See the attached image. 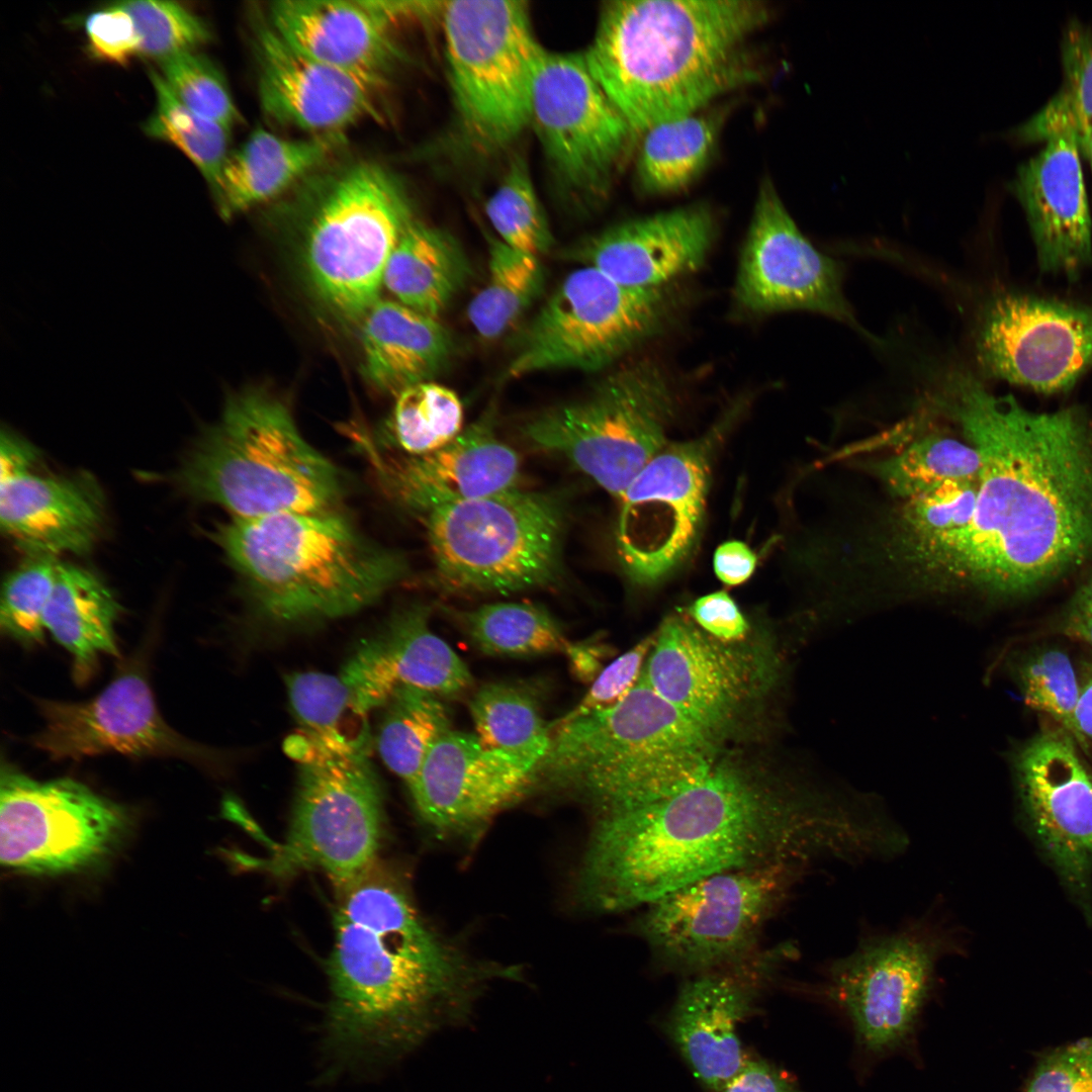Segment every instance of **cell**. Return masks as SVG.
Masks as SVG:
<instances>
[{
  "mask_svg": "<svg viewBox=\"0 0 1092 1092\" xmlns=\"http://www.w3.org/2000/svg\"><path fill=\"white\" fill-rule=\"evenodd\" d=\"M962 380L954 413L981 459L974 514L900 553L937 581L1027 595L1092 556V422L1077 406L1034 413Z\"/></svg>",
  "mask_w": 1092,
  "mask_h": 1092,
  "instance_id": "obj_1",
  "label": "cell"
},
{
  "mask_svg": "<svg viewBox=\"0 0 1092 1092\" xmlns=\"http://www.w3.org/2000/svg\"><path fill=\"white\" fill-rule=\"evenodd\" d=\"M874 841L862 813L719 759L671 797L598 816L576 890L589 910L619 912L723 872L867 857Z\"/></svg>",
  "mask_w": 1092,
  "mask_h": 1092,
  "instance_id": "obj_2",
  "label": "cell"
},
{
  "mask_svg": "<svg viewBox=\"0 0 1092 1092\" xmlns=\"http://www.w3.org/2000/svg\"><path fill=\"white\" fill-rule=\"evenodd\" d=\"M336 888L327 1037L338 1058L395 1059L468 1019L487 971L430 929L376 862Z\"/></svg>",
  "mask_w": 1092,
  "mask_h": 1092,
  "instance_id": "obj_3",
  "label": "cell"
},
{
  "mask_svg": "<svg viewBox=\"0 0 1092 1092\" xmlns=\"http://www.w3.org/2000/svg\"><path fill=\"white\" fill-rule=\"evenodd\" d=\"M769 17L758 0H615L587 65L633 131L698 112L759 80L745 40Z\"/></svg>",
  "mask_w": 1092,
  "mask_h": 1092,
  "instance_id": "obj_4",
  "label": "cell"
},
{
  "mask_svg": "<svg viewBox=\"0 0 1092 1092\" xmlns=\"http://www.w3.org/2000/svg\"><path fill=\"white\" fill-rule=\"evenodd\" d=\"M212 539L259 613L280 624L354 614L408 575L402 555L372 541L341 510L231 518Z\"/></svg>",
  "mask_w": 1092,
  "mask_h": 1092,
  "instance_id": "obj_5",
  "label": "cell"
},
{
  "mask_svg": "<svg viewBox=\"0 0 1092 1092\" xmlns=\"http://www.w3.org/2000/svg\"><path fill=\"white\" fill-rule=\"evenodd\" d=\"M719 741L640 674L615 705L552 729L537 785L570 793L598 816L631 810L699 782Z\"/></svg>",
  "mask_w": 1092,
  "mask_h": 1092,
  "instance_id": "obj_6",
  "label": "cell"
},
{
  "mask_svg": "<svg viewBox=\"0 0 1092 1092\" xmlns=\"http://www.w3.org/2000/svg\"><path fill=\"white\" fill-rule=\"evenodd\" d=\"M176 479L234 519L340 511L344 494L338 468L305 440L288 407L259 391L228 399Z\"/></svg>",
  "mask_w": 1092,
  "mask_h": 1092,
  "instance_id": "obj_7",
  "label": "cell"
},
{
  "mask_svg": "<svg viewBox=\"0 0 1092 1092\" xmlns=\"http://www.w3.org/2000/svg\"><path fill=\"white\" fill-rule=\"evenodd\" d=\"M280 199L297 220L311 286L335 312L361 322L379 299L392 250L415 220L402 184L378 162L337 158Z\"/></svg>",
  "mask_w": 1092,
  "mask_h": 1092,
  "instance_id": "obj_8",
  "label": "cell"
},
{
  "mask_svg": "<svg viewBox=\"0 0 1092 1092\" xmlns=\"http://www.w3.org/2000/svg\"><path fill=\"white\" fill-rule=\"evenodd\" d=\"M438 582L447 590L512 594L563 574L565 500L520 487L422 516Z\"/></svg>",
  "mask_w": 1092,
  "mask_h": 1092,
  "instance_id": "obj_9",
  "label": "cell"
},
{
  "mask_svg": "<svg viewBox=\"0 0 1092 1092\" xmlns=\"http://www.w3.org/2000/svg\"><path fill=\"white\" fill-rule=\"evenodd\" d=\"M676 404L662 367L642 358L609 373L582 397L528 419L520 431L531 447L564 458L618 499L668 443Z\"/></svg>",
  "mask_w": 1092,
  "mask_h": 1092,
  "instance_id": "obj_10",
  "label": "cell"
},
{
  "mask_svg": "<svg viewBox=\"0 0 1092 1092\" xmlns=\"http://www.w3.org/2000/svg\"><path fill=\"white\" fill-rule=\"evenodd\" d=\"M291 739L299 769L285 841L266 862L275 874L316 869L341 886L376 862L383 826L368 732L352 740Z\"/></svg>",
  "mask_w": 1092,
  "mask_h": 1092,
  "instance_id": "obj_11",
  "label": "cell"
},
{
  "mask_svg": "<svg viewBox=\"0 0 1092 1092\" xmlns=\"http://www.w3.org/2000/svg\"><path fill=\"white\" fill-rule=\"evenodd\" d=\"M446 56L459 120L483 150L500 149L530 124L532 92L544 50L526 3H442Z\"/></svg>",
  "mask_w": 1092,
  "mask_h": 1092,
  "instance_id": "obj_12",
  "label": "cell"
},
{
  "mask_svg": "<svg viewBox=\"0 0 1092 1092\" xmlns=\"http://www.w3.org/2000/svg\"><path fill=\"white\" fill-rule=\"evenodd\" d=\"M802 867L775 863L704 878L644 906L634 930L672 971L696 975L731 965L759 949L760 931Z\"/></svg>",
  "mask_w": 1092,
  "mask_h": 1092,
  "instance_id": "obj_13",
  "label": "cell"
},
{
  "mask_svg": "<svg viewBox=\"0 0 1092 1092\" xmlns=\"http://www.w3.org/2000/svg\"><path fill=\"white\" fill-rule=\"evenodd\" d=\"M671 310L665 287L624 286L582 266L561 281L518 335L505 375L602 370L654 336Z\"/></svg>",
  "mask_w": 1092,
  "mask_h": 1092,
  "instance_id": "obj_14",
  "label": "cell"
},
{
  "mask_svg": "<svg viewBox=\"0 0 1092 1092\" xmlns=\"http://www.w3.org/2000/svg\"><path fill=\"white\" fill-rule=\"evenodd\" d=\"M729 412L704 435L667 443L618 498L615 544L625 576L654 586L673 574L698 542L718 445L736 420Z\"/></svg>",
  "mask_w": 1092,
  "mask_h": 1092,
  "instance_id": "obj_15",
  "label": "cell"
},
{
  "mask_svg": "<svg viewBox=\"0 0 1092 1092\" xmlns=\"http://www.w3.org/2000/svg\"><path fill=\"white\" fill-rule=\"evenodd\" d=\"M127 823L121 805L79 781H38L2 761L0 859L9 870L58 875L95 864Z\"/></svg>",
  "mask_w": 1092,
  "mask_h": 1092,
  "instance_id": "obj_16",
  "label": "cell"
},
{
  "mask_svg": "<svg viewBox=\"0 0 1092 1092\" xmlns=\"http://www.w3.org/2000/svg\"><path fill=\"white\" fill-rule=\"evenodd\" d=\"M1065 730L1044 729L1013 756L1025 829L1092 922V774Z\"/></svg>",
  "mask_w": 1092,
  "mask_h": 1092,
  "instance_id": "obj_17",
  "label": "cell"
},
{
  "mask_svg": "<svg viewBox=\"0 0 1092 1092\" xmlns=\"http://www.w3.org/2000/svg\"><path fill=\"white\" fill-rule=\"evenodd\" d=\"M530 123L552 170L582 196L601 192L633 132L593 75L584 53L544 50Z\"/></svg>",
  "mask_w": 1092,
  "mask_h": 1092,
  "instance_id": "obj_18",
  "label": "cell"
},
{
  "mask_svg": "<svg viewBox=\"0 0 1092 1092\" xmlns=\"http://www.w3.org/2000/svg\"><path fill=\"white\" fill-rule=\"evenodd\" d=\"M975 346L985 376L1067 391L1092 366V305L999 293L980 316Z\"/></svg>",
  "mask_w": 1092,
  "mask_h": 1092,
  "instance_id": "obj_19",
  "label": "cell"
},
{
  "mask_svg": "<svg viewBox=\"0 0 1092 1092\" xmlns=\"http://www.w3.org/2000/svg\"><path fill=\"white\" fill-rule=\"evenodd\" d=\"M42 728L31 744L53 760H80L107 753L174 757L195 764L211 751L173 729L161 715L145 664L135 658L94 698L85 702L36 699Z\"/></svg>",
  "mask_w": 1092,
  "mask_h": 1092,
  "instance_id": "obj_20",
  "label": "cell"
},
{
  "mask_svg": "<svg viewBox=\"0 0 1092 1092\" xmlns=\"http://www.w3.org/2000/svg\"><path fill=\"white\" fill-rule=\"evenodd\" d=\"M954 946L946 930L924 922L866 938L830 965L828 994L847 1011L868 1048H889L911 1028L936 963Z\"/></svg>",
  "mask_w": 1092,
  "mask_h": 1092,
  "instance_id": "obj_21",
  "label": "cell"
},
{
  "mask_svg": "<svg viewBox=\"0 0 1092 1092\" xmlns=\"http://www.w3.org/2000/svg\"><path fill=\"white\" fill-rule=\"evenodd\" d=\"M641 676L721 739L767 688L770 666L752 646L722 642L676 614L655 632Z\"/></svg>",
  "mask_w": 1092,
  "mask_h": 1092,
  "instance_id": "obj_22",
  "label": "cell"
},
{
  "mask_svg": "<svg viewBox=\"0 0 1092 1092\" xmlns=\"http://www.w3.org/2000/svg\"><path fill=\"white\" fill-rule=\"evenodd\" d=\"M842 277L840 264L812 245L763 181L738 265L737 306L754 314L808 310L855 325Z\"/></svg>",
  "mask_w": 1092,
  "mask_h": 1092,
  "instance_id": "obj_23",
  "label": "cell"
},
{
  "mask_svg": "<svg viewBox=\"0 0 1092 1092\" xmlns=\"http://www.w3.org/2000/svg\"><path fill=\"white\" fill-rule=\"evenodd\" d=\"M251 21L260 108L274 125L308 135L383 120L385 87L321 63L287 42L265 14Z\"/></svg>",
  "mask_w": 1092,
  "mask_h": 1092,
  "instance_id": "obj_24",
  "label": "cell"
},
{
  "mask_svg": "<svg viewBox=\"0 0 1092 1092\" xmlns=\"http://www.w3.org/2000/svg\"><path fill=\"white\" fill-rule=\"evenodd\" d=\"M793 946L758 949L728 966L694 975L680 987L665 1029L696 1078L719 1092L747 1056L738 1027Z\"/></svg>",
  "mask_w": 1092,
  "mask_h": 1092,
  "instance_id": "obj_25",
  "label": "cell"
},
{
  "mask_svg": "<svg viewBox=\"0 0 1092 1092\" xmlns=\"http://www.w3.org/2000/svg\"><path fill=\"white\" fill-rule=\"evenodd\" d=\"M539 763L450 730L407 785L420 817L438 833L477 831L537 785Z\"/></svg>",
  "mask_w": 1092,
  "mask_h": 1092,
  "instance_id": "obj_26",
  "label": "cell"
},
{
  "mask_svg": "<svg viewBox=\"0 0 1092 1092\" xmlns=\"http://www.w3.org/2000/svg\"><path fill=\"white\" fill-rule=\"evenodd\" d=\"M405 2L282 0L266 17L291 46L310 58L386 88L402 59L396 20Z\"/></svg>",
  "mask_w": 1092,
  "mask_h": 1092,
  "instance_id": "obj_27",
  "label": "cell"
},
{
  "mask_svg": "<svg viewBox=\"0 0 1092 1092\" xmlns=\"http://www.w3.org/2000/svg\"><path fill=\"white\" fill-rule=\"evenodd\" d=\"M430 618L431 607L422 603L398 609L345 663L340 676L358 714L383 707L401 685L438 697L459 696L472 685L467 665L431 629Z\"/></svg>",
  "mask_w": 1092,
  "mask_h": 1092,
  "instance_id": "obj_28",
  "label": "cell"
},
{
  "mask_svg": "<svg viewBox=\"0 0 1092 1092\" xmlns=\"http://www.w3.org/2000/svg\"><path fill=\"white\" fill-rule=\"evenodd\" d=\"M383 492L421 516L435 508L519 487L521 459L488 417L432 453L371 465Z\"/></svg>",
  "mask_w": 1092,
  "mask_h": 1092,
  "instance_id": "obj_29",
  "label": "cell"
},
{
  "mask_svg": "<svg viewBox=\"0 0 1092 1092\" xmlns=\"http://www.w3.org/2000/svg\"><path fill=\"white\" fill-rule=\"evenodd\" d=\"M1020 164L1009 183L1020 202L1042 272L1077 278L1092 264V221L1080 152L1057 134Z\"/></svg>",
  "mask_w": 1092,
  "mask_h": 1092,
  "instance_id": "obj_30",
  "label": "cell"
},
{
  "mask_svg": "<svg viewBox=\"0 0 1092 1092\" xmlns=\"http://www.w3.org/2000/svg\"><path fill=\"white\" fill-rule=\"evenodd\" d=\"M715 235L703 205L627 220L576 244L569 258L633 288H660L697 270Z\"/></svg>",
  "mask_w": 1092,
  "mask_h": 1092,
  "instance_id": "obj_31",
  "label": "cell"
},
{
  "mask_svg": "<svg viewBox=\"0 0 1092 1092\" xmlns=\"http://www.w3.org/2000/svg\"><path fill=\"white\" fill-rule=\"evenodd\" d=\"M0 487L2 532L28 554H84L102 532L104 498L89 475L29 473Z\"/></svg>",
  "mask_w": 1092,
  "mask_h": 1092,
  "instance_id": "obj_32",
  "label": "cell"
},
{
  "mask_svg": "<svg viewBox=\"0 0 1092 1092\" xmlns=\"http://www.w3.org/2000/svg\"><path fill=\"white\" fill-rule=\"evenodd\" d=\"M345 133L280 136L256 128L224 164L212 196L221 217L229 219L286 195L303 179L339 158Z\"/></svg>",
  "mask_w": 1092,
  "mask_h": 1092,
  "instance_id": "obj_33",
  "label": "cell"
},
{
  "mask_svg": "<svg viewBox=\"0 0 1092 1092\" xmlns=\"http://www.w3.org/2000/svg\"><path fill=\"white\" fill-rule=\"evenodd\" d=\"M364 372L380 391L398 395L430 381L451 360L455 341L437 317L379 298L361 320Z\"/></svg>",
  "mask_w": 1092,
  "mask_h": 1092,
  "instance_id": "obj_34",
  "label": "cell"
},
{
  "mask_svg": "<svg viewBox=\"0 0 1092 1092\" xmlns=\"http://www.w3.org/2000/svg\"><path fill=\"white\" fill-rule=\"evenodd\" d=\"M119 614L113 593L98 575L74 564H59L43 625L70 654L79 684L92 676L101 656H119L115 635Z\"/></svg>",
  "mask_w": 1092,
  "mask_h": 1092,
  "instance_id": "obj_35",
  "label": "cell"
},
{
  "mask_svg": "<svg viewBox=\"0 0 1092 1092\" xmlns=\"http://www.w3.org/2000/svg\"><path fill=\"white\" fill-rule=\"evenodd\" d=\"M470 275L468 256L452 235L414 220L389 256L383 286L397 302L437 317Z\"/></svg>",
  "mask_w": 1092,
  "mask_h": 1092,
  "instance_id": "obj_36",
  "label": "cell"
},
{
  "mask_svg": "<svg viewBox=\"0 0 1092 1092\" xmlns=\"http://www.w3.org/2000/svg\"><path fill=\"white\" fill-rule=\"evenodd\" d=\"M463 407L450 388L426 381L398 395L389 419L374 433L362 437L360 447L369 463L423 456L437 451L460 435Z\"/></svg>",
  "mask_w": 1092,
  "mask_h": 1092,
  "instance_id": "obj_37",
  "label": "cell"
},
{
  "mask_svg": "<svg viewBox=\"0 0 1092 1092\" xmlns=\"http://www.w3.org/2000/svg\"><path fill=\"white\" fill-rule=\"evenodd\" d=\"M1062 84L1027 120L1010 131L1020 143L1044 142L1057 134L1074 138L1087 158L1092 140V27L1072 18L1062 34Z\"/></svg>",
  "mask_w": 1092,
  "mask_h": 1092,
  "instance_id": "obj_38",
  "label": "cell"
},
{
  "mask_svg": "<svg viewBox=\"0 0 1092 1092\" xmlns=\"http://www.w3.org/2000/svg\"><path fill=\"white\" fill-rule=\"evenodd\" d=\"M719 120L698 112L658 123L646 131L637 161L640 187L667 194L687 187L708 163Z\"/></svg>",
  "mask_w": 1092,
  "mask_h": 1092,
  "instance_id": "obj_39",
  "label": "cell"
},
{
  "mask_svg": "<svg viewBox=\"0 0 1092 1092\" xmlns=\"http://www.w3.org/2000/svg\"><path fill=\"white\" fill-rule=\"evenodd\" d=\"M476 736L483 746L540 763L552 737L539 700L525 686L496 681L480 687L469 702Z\"/></svg>",
  "mask_w": 1092,
  "mask_h": 1092,
  "instance_id": "obj_40",
  "label": "cell"
},
{
  "mask_svg": "<svg viewBox=\"0 0 1092 1092\" xmlns=\"http://www.w3.org/2000/svg\"><path fill=\"white\" fill-rule=\"evenodd\" d=\"M383 708L377 749L407 786L433 745L451 730L450 712L440 697L406 685L397 687Z\"/></svg>",
  "mask_w": 1092,
  "mask_h": 1092,
  "instance_id": "obj_41",
  "label": "cell"
},
{
  "mask_svg": "<svg viewBox=\"0 0 1092 1092\" xmlns=\"http://www.w3.org/2000/svg\"><path fill=\"white\" fill-rule=\"evenodd\" d=\"M450 613L468 640L488 655L520 657L564 652L569 643L555 617L534 603L498 602Z\"/></svg>",
  "mask_w": 1092,
  "mask_h": 1092,
  "instance_id": "obj_42",
  "label": "cell"
},
{
  "mask_svg": "<svg viewBox=\"0 0 1092 1092\" xmlns=\"http://www.w3.org/2000/svg\"><path fill=\"white\" fill-rule=\"evenodd\" d=\"M545 285L538 257L515 250L498 238L488 241V276L471 299L467 316L477 335L495 340L507 333Z\"/></svg>",
  "mask_w": 1092,
  "mask_h": 1092,
  "instance_id": "obj_43",
  "label": "cell"
},
{
  "mask_svg": "<svg viewBox=\"0 0 1092 1092\" xmlns=\"http://www.w3.org/2000/svg\"><path fill=\"white\" fill-rule=\"evenodd\" d=\"M981 459L968 444L945 436L919 439L876 468L893 495L909 499L947 481H978Z\"/></svg>",
  "mask_w": 1092,
  "mask_h": 1092,
  "instance_id": "obj_44",
  "label": "cell"
},
{
  "mask_svg": "<svg viewBox=\"0 0 1092 1092\" xmlns=\"http://www.w3.org/2000/svg\"><path fill=\"white\" fill-rule=\"evenodd\" d=\"M149 73L156 93V107L145 122L144 131L181 151L199 170L213 193L231 153L232 130L190 110L173 94L157 71Z\"/></svg>",
  "mask_w": 1092,
  "mask_h": 1092,
  "instance_id": "obj_45",
  "label": "cell"
},
{
  "mask_svg": "<svg viewBox=\"0 0 1092 1092\" xmlns=\"http://www.w3.org/2000/svg\"><path fill=\"white\" fill-rule=\"evenodd\" d=\"M485 213L498 239L520 252L540 258L553 238L526 163L516 158L488 198Z\"/></svg>",
  "mask_w": 1092,
  "mask_h": 1092,
  "instance_id": "obj_46",
  "label": "cell"
},
{
  "mask_svg": "<svg viewBox=\"0 0 1092 1092\" xmlns=\"http://www.w3.org/2000/svg\"><path fill=\"white\" fill-rule=\"evenodd\" d=\"M59 564L54 555L28 554L3 582L1 631L24 647L34 646L43 640V616Z\"/></svg>",
  "mask_w": 1092,
  "mask_h": 1092,
  "instance_id": "obj_47",
  "label": "cell"
},
{
  "mask_svg": "<svg viewBox=\"0 0 1092 1092\" xmlns=\"http://www.w3.org/2000/svg\"><path fill=\"white\" fill-rule=\"evenodd\" d=\"M1015 674L1024 704L1050 715L1082 750L1088 751L1089 742L1075 723L1080 684L1070 657L1059 649H1039L1020 660Z\"/></svg>",
  "mask_w": 1092,
  "mask_h": 1092,
  "instance_id": "obj_48",
  "label": "cell"
},
{
  "mask_svg": "<svg viewBox=\"0 0 1092 1092\" xmlns=\"http://www.w3.org/2000/svg\"><path fill=\"white\" fill-rule=\"evenodd\" d=\"M158 63L167 86L190 110L230 130L242 122L223 75L206 56L187 52Z\"/></svg>",
  "mask_w": 1092,
  "mask_h": 1092,
  "instance_id": "obj_49",
  "label": "cell"
},
{
  "mask_svg": "<svg viewBox=\"0 0 1092 1092\" xmlns=\"http://www.w3.org/2000/svg\"><path fill=\"white\" fill-rule=\"evenodd\" d=\"M118 4L134 21L140 37L139 54L158 62L197 51L211 38L208 24L178 2L135 0Z\"/></svg>",
  "mask_w": 1092,
  "mask_h": 1092,
  "instance_id": "obj_50",
  "label": "cell"
},
{
  "mask_svg": "<svg viewBox=\"0 0 1092 1092\" xmlns=\"http://www.w3.org/2000/svg\"><path fill=\"white\" fill-rule=\"evenodd\" d=\"M978 481H947L906 499L896 531L898 547L965 528L975 511Z\"/></svg>",
  "mask_w": 1092,
  "mask_h": 1092,
  "instance_id": "obj_51",
  "label": "cell"
},
{
  "mask_svg": "<svg viewBox=\"0 0 1092 1092\" xmlns=\"http://www.w3.org/2000/svg\"><path fill=\"white\" fill-rule=\"evenodd\" d=\"M285 684L292 711L306 729V735L324 740L358 737H347L340 731V723L348 712L358 715L351 692L340 674L295 672L286 675Z\"/></svg>",
  "mask_w": 1092,
  "mask_h": 1092,
  "instance_id": "obj_52",
  "label": "cell"
},
{
  "mask_svg": "<svg viewBox=\"0 0 1092 1092\" xmlns=\"http://www.w3.org/2000/svg\"><path fill=\"white\" fill-rule=\"evenodd\" d=\"M654 640L655 634L649 635L603 668L581 700L551 723V729L609 708L623 699L637 684Z\"/></svg>",
  "mask_w": 1092,
  "mask_h": 1092,
  "instance_id": "obj_53",
  "label": "cell"
},
{
  "mask_svg": "<svg viewBox=\"0 0 1092 1092\" xmlns=\"http://www.w3.org/2000/svg\"><path fill=\"white\" fill-rule=\"evenodd\" d=\"M84 30L88 54L97 61L125 66L139 54L134 21L118 2L88 14Z\"/></svg>",
  "mask_w": 1092,
  "mask_h": 1092,
  "instance_id": "obj_54",
  "label": "cell"
},
{
  "mask_svg": "<svg viewBox=\"0 0 1092 1092\" xmlns=\"http://www.w3.org/2000/svg\"><path fill=\"white\" fill-rule=\"evenodd\" d=\"M1027 1092H1092V1036L1048 1055L1037 1066Z\"/></svg>",
  "mask_w": 1092,
  "mask_h": 1092,
  "instance_id": "obj_55",
  "label": "cell"
},
{
  "mask_svg": "<svg viewBox=\"0 0 1092 1092\" xmlns=\"http://www.w3.org/2000/svg\"><path fill=\"white\" fill-rule=\"evenodd\" d=\"M688 616L707 634L726 643L742 642L749 624L734 599L717 590L696 599Z\"/></svg>",
  "mask_w": 1092,
  "mask_h": 1092,
  "instance_id": "obj_56",
  "label": "cell"
},
{
  "mask_svg": "<svg viewBox=\"0 0 1092 1092\" xmlns=\"http://www.w3.org/2000/svg\"><path fill=\"white\" fill-rule=\"evenodd\" d=\"M719 1092H802L783 1072L762 1059L746 1058Z\"/></svg>",
  "mask_w": 1092,
  "mask_h": 1092,
  "instance_id": "obj_57",
  "label": "cell"
},
{
  "mask_svg": "<svg viewBox=\"0 0 1092 1092\" xmlns=\"http://www.w3.org/2000/svg\"><path fill=\"white\" fill-rule=\"evenodd\" d=\"M757 562L755 551L740 540H728L719 544L713 554L714 573L727 586L746 582L754 573Z\"/></svg>",
  "mask_w": 1092,
  "mask_h": 1092,
  "instance_id": "obj_58",
  "label": "cell"
},
{
  "mask_svg": "<svg viewBox=\"0 0 1092 1092\" xmlns=\"http://www.w3.org/2000/svg\"><path fill=\"white\" fill-rule=\"evenodd\" d=\"M37 451L25 440L3 429L0 441V485L29 474Z\"/></svg>",
  "mask_w": 1092,
  "mask_h": 1092,
  "instance_id": "obj_59",
  "label": "cell"
},
{
  "mask_svg": "<svg viewBox=\"0 0 1092 1092\" xmlns=\"http://www.w3.org/2000/svg\"><path fill=\"white\" fill-rule=\"evenodd\" d=\"M1060 631L1092 647V603L1075 596L1062 615Z\"/></svg>",
  "mask_w": 1092,
  "mask_h": 1092,
  "instance_id": "obj_60",
  "label": "cell"
},
{
  "mask_svg": "<svg viewBox=\"0 0 1092 1092\" xmlns=\"http://www.w3.org/2000/svg\"><path fill=\"white\" fill-rule=\"evenodd\" d=\"M566 653L571 669L576 676L583 680H594L602 671L600 668L603 652L601 647L593 643H568Z\"/></svg>",
  "mask_w": 1092,
  "mask_h": 1092,
  "instance_id": "obj_61",
  "label": "cell"
},
{
  "mask_svg": "<svg viewBox=\"0 0 1092 1092\" xmlns=\"http://www.w3.org/2000/svg\"><path fill=\"white\" fill-rule=\"evenodd\" d=\"M1075 723L1080 735L1086 740H1092V661L1087 665L1084 679L1080 685Z\"/></svg>",
  "mask_w": 1092,
  "mask_h": 1092,
  "instance_id": "obj_62",
  "label": "cell"
},
{
  "mask_svg": "<svg viewBox=\"0 0 1092 1092\" xmlns=\"http://www.w3.org/2000/svg\"><path fill=\"white\" fill-rule=\"evenodd\" d=\"M1076 596L1092 603V577L1081 586Z\"/></svg>",
  "mask_w": 1092,
  "mask_h": 1092,
  "instance_id": "obj_63",
  "label": "cell"
},
{
  "mask_svg": "<svg viewBox=\"0 0 1092 1092\" xmlns=\"http://www.w3.org/2000/svg\"><path fill=\"white\" fill-rule=\"evenodd\" d=\"M1086 159L1089 160L1090 165H1091V170H1092V140H1091V143H1090V146H1089V150H1088V154H1087Z\"/></svg>",
  "mask_w": 1092,
  "mask_h": 1092,
  "instance_id": "obj_64",
  "label": "cell"
}]
</instances>
